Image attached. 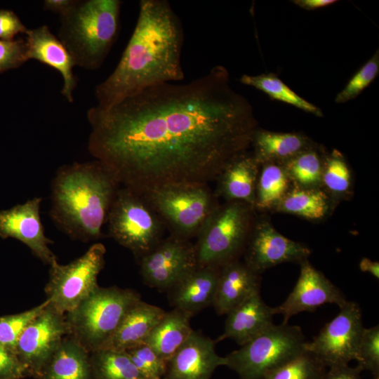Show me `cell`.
<instances>
[{
  "label": "cell",
  "mask_w": 379,
  "mask_h": 379,
  "mask_svg": "<svg viewBox=\"0 0 379 379\" xmlns=\"http://www.w3.org/2000/svg\"><path fill=\"white\" fill-rule=\"evenodd\" d=\"M107 222L110 237L139 258L162 240L166 227L142 194L124 187L117 190Z\"/></svg>",
  "instance_id": "obj_9"
},
{
  "label": "cell",
  "mask_w": 379,
  "mask_h": 379,
  "mask_svg": "<svg viewBox=\"0 0 379 379\" xmlns=\"http://www.w3.org/2000/svg\"><path fill=\"white\" fill-rule=\"evenodd\" d=\"M274 315L260 291L255 292L227 314L224 331L215 343L230 338L243 345L272 326Z\"/></svg>",
  "instance_id": "obj_20"
},
{
  "label": "cell",
  "mask_w": 379,
  "mask_h": 379,
  "mask_svg": "<svg viewBox=\"0 0 379 379\" xmlns=\"http://www.w3.org/2000/svg\"><path fill=\"white\" fill-rule=\"evenodd\" d=\"M119 186L97 160L62 166L51 184V218L70 237L95 240Z\"/></svg>",
  "instance_id": "obj_3"
},
{
  "label": "cell",
  "mask_w": 379,
  "mask_h": 379,
  "mask_svg": "<svg viewBox=\"0 0 379 379\" xmlns=\"http://www.w3.org/2000/svg\"><path fill=\"white\" fill-rule=\"evenodd\" d=\"M260 168L252 154L240 155L217 178L215 197H222L226 201H243L254 208Z\"/></svg>",
  "instance_id": "obj_23"
},
{
  "label": "cell",
  "mask_w": 379,
  "mask_h": 379,
  "mask_svg": "<svg viewBox=\"0 0 379 379\" xmlns=\"http://www.w3.org/2000/svg\"><path fill=\"white\" fill-rule=\"evenodd\" d=\"M300 265V275L293 289L281 305L272 307L274 314L283 316V324H288L291 317L300 312H312L326 303L341 307L347 301L343 293L308 260Z\"/></svg>",
  "instance_id": "obj_15"
},
{
  "label": "cell",
  "mask_w": 379,
  "mask_h": 379,
  "mask_svg": "<svg viewBox=\"0 0 379 379\" xmlns=\"http://www.w3.org/2000/svg\"><path fill=\"white\" fill-rule=\"evenodd\" d=\"M197 267L194 245L171 235L140 258V272L150 287L168 290Z\"/></svg>",
  "instance_id": "obj_13"
},
{
  "label": "cell",
  "mask_w": 379,
  "mask_h": 379,
  "mask_svg": "<svg viewBox=\"0 0 379 379\" xmlns=\"http://www.w3.org/2000/svg\"><path fill=\"white\" fill-rule=\"evenodd\" d=\"M315 145L302 133L274 132L258 128L251 145L254 149L252 154L261 165L267 162L282 163Z\"/></svg>",
  "instance_id": "obj_24"
},
{
  "label": "cell",
  "mask_w": 379,
  "mask_h": 379,
  "mask_svg": "<svg viewBox=\"0 0 379 379\" xmlns=\"http://www.w3.org/2000/svg\"><path fill=\"white\" fill-rule=\"evenodd\" d=\"M28 29L12 11L0 9V39L11 41L19 34H25Z\"/></svg>",
  "instance_id": "obj_40"
},
{
  "label": "cell",
  "mask_w": 379,
  "mask_h": 379,
  "mask_svg": "<svg viewBox=\"0 0 379 379\" xmlns=\"http://www.w3.org/2000/svg\"><path fill=\"white\" fill-rule=\"evenodd\" d=\"M340 310L338 314L304 345V350L326 368L346 365L358 359L364 328L361 308L357 302L347 300Z\"/></svg>",
  "instance_id": "obj_11"
},
{
  "label": "cell",
  "mask_w": 379,
  "mask_h": 379,
  "mask_svg": "<svg viewBox=\"0 0 379 379\" xmlns=\"http://www.w3.org/2000/svg\"><path fill=\"white\" fill-rule=\"evenodd\" d=\"M326 368L314 355L304 350L272 371L265 379H324Z\"/></svg>",
  "instance_id": "obj_33"
},
{
  "label": "cell",
  "mask_w": 379,
  "mask_h": 379,
  "mask_svg": "<svg viewBox=\"0 0 379 379\" xmlns=\"http://www.w3.org/2000/svg\"><path fill=\"white\" fill-rule=\"evenodd\" d=\"M184 32L166 0H141L137 22L114 71L95 88L98 106L106 108L147 88L177 83Z\"/></svg>",
  "instance_id": "obj_2"
},
{
  "label": "cell",
  "mask_w": 379,
  "mask_h": 379,
  "mask_svg": "<svg viewBox=\"0 0 379 379\" xmlns=\"http://www.w3.org/2000/svg\"><path fill=\"white\" fill-rule=\"evenodd\" d=\"M295 4L305 10H315L332 5L337 2L335 0H295Z\"/></svg>",
  "instance_id": "obj_43"
},
{
  "label": "cell",
  "mask_w": 379,
  "mask_h": 379,
  "mask_svg": "<svg viewBox=\"0 0 379 379\" xmlns=\"http://www.w3.org/2000/svg\"><path fill=\"white\" fill-rule=\"evenodd\" d=\"M27 373L17 354L0 345V379H19Z\"/></svg>",
  "instance_id": "obj_39"
},
{
  "label": "cell",
  "mask_w": 379,
  "mask_h": 379,
  "mask_svg": "<svg viewBox=\"0 0 379 379\" xmlns=\"http://www.w3.org/2000/svg\"><path fill=\"white\" fill-rule=\"evenodd\" d=\"M215 341L193 331L188 339L166 362L164 379H210L227 359L215 350Z\"/></svg>",
  "instance_id": "obj_17"
},
{
  "label": "cell",
  "mask_w": 379,
  "mask_h": 379,
  "mask_svg": "<svg viewBox=\"0 0 379 379\" xmlns=\"http://www.w3.org/2000/svg\"><path fill=\"white\" fill-rule=\"evenodd\" d=\"M255 211L240 201L218 205L197 235V265L220 267L239 259L253 226Z\"/></svg>",
  "instance_id": "obj_6"
},
{
  "label": "cell",
  "mask_w": 379,
  "mask_h": 379,
  "mask_svg": "<svg viewBox=\"0 0 379 379\" xmlns=\"http://www.w3.org/2000/svg\"><path fill=\"white\" fill-rule=\"evenodd\" d=\"M145 379H164L166 362L146 343L125 350Z\"/></svg>",
  "instance_id": "obj_35"
},
{
  "label": "cell",
  "mask_w": 379,
  "mask_h": 379,
  "mask_svg": "<svg viewBox=\"0 0 379 379\" xmlns=\"http://www.w3.org/2000/svg\"><path fill=\"white\" fill-rule=\"evenodd\" d=\"M362 371L363 368L358 364L354 367L349 364L336 366L328 368L324 379H361Z\"/></svg>",
  "instance_id": "obj_41"
},
{
  "label": "cell",
  "mask_w": 379,
  "mask_h": 379,
  "mask_svg": "<svg viewBox=\"0 0 379 379\" xmlns=\"http://www.w3.org/2000/svg\"><path fill=\"white\" fill-rule=\"evenodd\" d=\"M191 317L178 308L166 312L145 343L167 362L194 331L190 325Z\"/></svg>",
  "instance_id": "obj_26"
},
{
  "label": "cell",
  "mask_w": 379,
  "mask_h": 379,
  "mask_svg": "<svg viewBox=\"0 0 379 379\" xmlns=\"http://www.w3.org/2000/svg\"><path fill=\"white\" fill-rule=\"evenodd\" d=\"M25 35L28 60H36L60 72L63 79L61 93L69 102H73V93L77 86L73 73L75 65L65 46L47 25L28 29Z\"/></svg>",
  "instance_id": "obj_18"
},
{
  "label": "cell",
  "mask_w": 379,
  "mask_h": 379,
  "mask_svg": "<svg viewBox=\"0 0 379 379\" xmlns=\"http://www.w3.org/2000/svg\"><path fill=\"white\" fill-rule=\"evenodd\" d=\"M358 365L368 371L373 378H379V326L363 330L359 348Z\"/></svg>",
  "instance_id": "obj_37"
},
{
  "label": "cell",
  "mask_w": 379,
  "mask_h": 379,
  "mask_svg": "<svg viewBox=\"0 0 379 379\" xmlns=\"http://www.w3.org/2000/svg\"><path fill=\"white\" fill-rule=\"evenodd\" d=\"M90 360L93 379H145L125 351L98 349Z\"/></svg>",
  "instance_id": "obj_30"
},
{
  "label": "cell",
  "mask_w": 379,
  "mask_h": 379,
  "mask_svg": "<svg viewBox=\"0 0 379 379\" xmlns=\"http://www.w3.org/2000/svg\"><path fill=\"white\" fill-rule=\"evenodd\" d=\"M335 203L322 188H305L292 185L274 211L319 221L331 213Z\"/></svg>",
  "instance_id": "obj_27"
},
{
  "label": "cell",
  "mask_w": 379,
  "mask_h": 379,
  "mask_svg": "<svg viewBox=\"0 0 379 379\" xmlns=\"http://www.w3.org/2000/svg\"><path fill=\"white\" fill-rule=\"evenodd\" d=\"M260 274L239 259L220 266L213 303L218 315L227 314L250 295L260 291Z\"/></svg>",
  "instance_id": "obj_21"
},
{
  "label": "cell",
  "mask_w": 379,
  "mask_h": 379,
  "mask_svg": "<svg viewBox=\"0 0 379 379\" xmlns=\"http://www.w3.org/2000/svg\"><path fill=\"white\" fill-rule=\"evenodd\" d=\"M105 246L95 243L67 265L55 260L50 265L45 292L54 310L64 315L69 313L99 286L98 277L105 265Z\"/></svg>",
  "instance_id": "obj_10"
},
{
  "label": "cell",
  "mask_w": 379,
  "mask_h": 379,
  "mask_svg": "<svg viewBox=\"0 0 379 379\" xmlns=\"http://www.w3.org/2000/svg\"><path fill=\"white\" fill-rule=\"evenodd\" d=\"M28 60L25 41L0 39V72L15 69Z\"/></svg>",
  "instance_id": "obj_38"
},
{
  "label": "cell",
  "mask_w": 379,
  "mask_h": 379,
  "mask_svg": "<svg viewBox=\"0 0 379 379\" xmlns=\"http://www.w3.org/2000/svg\"><path fill=\"white\" fill-rule=\"evenodd\" d=\"M69 335L65 315L49 304L29 324L18 339L15 352L28 373L39 377L62 340Z\"/></svg>",
  "instance_id": "obj_14"
},
{
  "label": "cell",
  "mask_w": 379,
  "mask_h": 379,
  "mask_svg": "<svg viewBox=\"0 0 379 379\" xmlns=\"http://www.w3.org/2000/svg\"><path fill=\"white\" fill-rule=\"evenodd\" d=\"M373 379H379V378H373Z\"/></svg>",
  "instance_id": "obj_45"
},
{
  "label": "cell",
  "mask_w": 379,
  "mask_h": 379,
  "mask_svg": "<svg viewBox=\"0 0 379 379\" xmlns=\"http://www.w3.org/2000/svg\"><path fill=\"white\" fill-rule=\"evenodd\" d=\"M166 312L142 300L126 313L120 324L100 349L125 351L145 343Z\"/></svg>",
  "instance_id": "obj_22"
},
{
  "label": "cell",
  "mask_w": 379,
  "mask_h": 379,
  "mask_svg": "<svg viewBox=\"0 0 379 379\" xmlns=\"http://www.w3.org/2000/svg\"><path fill=\"white\" fill-rule=\"evenodd\" d=\"M140 300L139 293L132 289L98 286L74 310L65 314L69 335L89 352L98 350Z\"/></svg>",
  "instance_id": "obj_5"
},
{
  "label": "cell",
  "mask_w": 379,
  "mask_h": 379,
  "mask_svg": "<svg viewBox=\"0 0 379 379\" xmlns=\"http://www.w3.org/2000/svg\"><path fill=\"white\" fill-rule=\"evenodd\" d=\"M239 81L244 85L264 92L273 100L293 105L317 117L323 116V113L319 107L298 95L275 74H243Z\"/></svg>",
  "instance_id": "obj_31"
},
{
  "label": "cell",
  "mask_w": 379,
  "mask_h": 379,
  "mask_svg": "<svg viewBox=\"0 0 379 379\" xmlns=\"http://www.w3.org/2000/svg\"><path fill=\"white\" fill-rule=\"evenodd\" d=\"M119 0L77 1L60 16L58 39L75 65L95 70L108 55L119 26Z\"/></svg>",
  "instance_id": "obj_4"
},
{
  "label": "cell",
  "mask_w": 379,
  "mask_h": 379,
  "mask_svg": "<svg viewBox=\"0 0 379 379\" xmlns=\"http://www.w3.org/2000/svg\"><path fill=\"white\" fill-rule=\"evenodd\" d=\"M220 267L198 266L167 290L170 304L192 317L213 305Z\"/></svg>",
  "instance_id": "obj_19"
},
{
  "label": "cell",
  "mask_w": 379,
  "mask_h": 379,
  "mask_svg": "<svg viewBox=\"0 0 379 379\" xmlns=\"http://www.w3.org/2000/svg\"><path fill=\"white\" fill-rule=\"evenodd\" d=\"M359 269L364 272L372 274L375 278H379V262L372 261L368 258H363L359 262Z\"/></svg>",
  "instance_id": "obj_44"
},
{
  "label": "cell",
  "mask_w": 379,
  "mask_h": 379,
  "mask_svg": "<svg viewBox=\"0 0 379 379\" xmlns=\"http://www.w3.org/2000/svg\"><path fill=\"white\" fill-rule=\"evenodd\" d=\"M75 0H46L44 9L59 14L60 16L67 13L76 4Z\"/></svg>",
  "instance_id": "obj_42"
},
{
  "label": "cell",
  "mask_w": 379,
  "mask_h": 379,
  "mask_svg": "<svg viewBox=\"0 0 379 379\" xmlns=\"http://www.w3.org/2000/svg\"><path fill=\"white\" fill-rule=\"evenodd\" d=\"M88 149L119 185L144 194L208 185L247 152L258 128L253 107L216 65L186 83L147 88L87 111Z\"/></svg>",
  "instance_id": "obj_1"
},
{
  "label": "cell",
  "mask_w": 379,
  "mask_h": 379,
  "mask_svg": "<svg viewBox=\"0 0 379 379\" xmlns=\"http://www.w3.org/2000/svg\"><path fill=\"white\" fill-rule=\"evenodd\" d=\"M41 197H34L9 209L0 210V237L19 240L36 257L51 265L57 259L49 248L53 241L45 235L41 220Z\"/></svg>",
  "instance_id": "obj_16"
},
{
  "label": "cell",
  "mask_w": 379,
  "mask_h": 379,
  "mask_svg": "<svg viewBox=\"0 0 379 379\" xmlns=\"http://www.w3.org/2000/svg\"><path fill=\"white\" fill-rule=\"evenodd\" d=\"M379 72V52L374 55L352 76L335 101L345 103L357 97L375 79Z\"/></svg>",
  "instance_id": "obj_36"
},
{
  "label": "cell",
  "mask_w": 379,
  "mask_h": 379,
  "mask_svg": "<svg viewBox=\"0 0 379 379\" xmlns=\"http://www.w3.org/2000/svg\"><path fill=\"white\" fill-rule=\"evenodd\" d=\"M292 185L281 163L261 164L256 185L255 210L274 211Z\"/></svg>",
  "instance_id": "obj_28"
},
{
  "label": "cell",
  "mask_w": 379,
  "mask_h": 379,
  "mask_svg": "<svg viewBox=\"0 0 379 379\" xmlns=\"http://www.w3.org/2000/svg\"><path fill=\"white\" fill-rule=\"evenodd\" d=\"M325 154L317 145L282 162L293 185L305 188H322Z\"/></svg>",
  "instance_id": "obj_29"
},
{
  "label": "cell",
  "mask_w": 379,
  "mask_h": 379,
  "mask_svg": "<svg viewBox=\"0 0 379 379\" xmlns=\"http://www.w3.org/2000/svg\"><path fill=\"white\" fill-rule=\"evenodd\" d=\"M142 195L171 235L186 240L197 237L219 205L208 185L165 186Z\"/></svg>",
  "instance_id": "obj_8"
},
{
  "label": "cell",
  "mask_w": 379,
  "mask_h": 379,
  "mask_svg": "<svg viewBox=\"0 0 379 379\" xmlns=\"http://www.w3.org/2000/svg\"><path fill=\"white\" fill-rule=\"evenodd\" d=\"M352 178L343 155L334 149L326 154L324 161L321 187L335 202L350 194Z\"/></svg>",
  "instance_id": "obj_32"
},
{
  "label": "cell",
  "mask_w": 379,
  "mask_h": 379,
  "mask_svg": "<svg viewBox=\"0 0 379 379\" xmlns=\"http://www.w3.org/2000/svg\"><path fill=\"white\" fill-rule=\"evenodd\" d=\"M305 342L300 326L273 324L227 354L226 366L240 379H265L272 371L302 353Z\"/></svg>",
  "instance_id": "obj_7"
},
{
  "label": "cell",
  "mask_w": 379,
  "mask_h": 379,
  "mask_svg": "<svg viewBox=\"0 0 379 379\" xmlns=\"http://www.w3.org/2000/svg\"><path fill=\"white\" fill-rule=\"evenodd\" d=\"M312 253L306 245L279 232L264 217L255 218L246 244L244 263L260 274L272 267L286 262L300 264Z\"/></svg>",
  "instance_id": "obj_12"
},
{
  "label": "cell",
  "mask_w": 379,
  "mask_h": 379,
  "mask_svg": "<svg viewBox=\"0 0 379 379\" xmlns=\"http://www.w3.org/2000/svg\"><path fill=\"white\" fill-rule=\"evenodd\" d=\"M48 304L46 300L29 310L0 317V345L15 352L19 338ZM16 353V352H15Z\"/></svg>",
  "instance_id": "obj_34"
},
{
  "label": "cell",
  "mask_w": 379,
  "mask_h": 379,
  "mask_svg": "<svg viewBox=\"0 0 379 379\" xmlns=\"http://www.w3.org/2000/svg\"><path fill=\"white\" fill-rule=\"evenodd\" d=\"M39 377L43 379H93L90 352L67 335L53 352Z\"/></svg>",
  "instance_id": "obj_25"
}]
</instances>
